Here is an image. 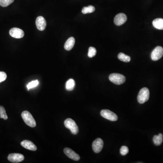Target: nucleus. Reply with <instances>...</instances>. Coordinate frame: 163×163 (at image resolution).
<instances>
[{"label": "nucleus", "instance_id": "5701e85b", "mask_svg": "<svg viewBox=\"0 0 163 163\" xmlns=\"http://www.w3.org/2000/svg\"><path fill=\"white\" fill-rule=\"evenodd\" d=\"M39 82L37 80L33 81L29 83L27 85V87L28 90H29L31 88H34V87H36L38 85Z\"/></svg>", "mask_w": 163, "mask_h": 163}, {"label": "nucleus", "instance_id": "39448f33", "mask_svg": "<svg viewBox=\"0 0 163 163\" xmlns=\"http://www.w3.org/2000/svg\"><path fill=\"white\" fill-rule=\"evenodd\" d=\"M101 115L104 118L113 122L117 121L118 119L117 115L109 110H102L101 111Z\"/></svg>", "mask_w": 163, "mask_h": 163}, {"label": "nucleus", "instance_id": "ddd939ff", "mask_svg": "<svg viewBox=\"0 0 163 163\" xmlns=\"http://www.w3.org/2000/svg\"><path fill=\"white\" fill-rule=\"evenodd\" d=\"M20 144L24 148L27 149V150H30L32 151H36L37 150L36 146L31 141L24 140V141H22Z\"/></svg>", "mask_w": 163, "mask_h": 163}, {"label": "nucleus", "instance_id": "aec40b11", "mask_svg": "<svg viewBox=\"0 0 163 163\" xmlns=\"http://www.w3.org/2000/svg\"><path fill=\"white\" fill-rule=\"evenodd\" d=\"M0 118L3 119L7 120L8 119L7 114L6 112L5 109L4 107L0 106Z\"/></svg>", "mask_w": 163, "mask_h": 163}, {"label": "nucleus", "instance_id": "1a4fd4ad", "mask_svg": "<svg viewBox=\"0 0 163 163\" xmlns=\"http://www.w3.org/2000/svg\"><path fill=\"white\" fill-rule=\"evenodd\" d=\"M10 35L12 37L16 38H20L23 37L24 35L23 30L18 28H13L10 29Z\"/></svg>", "mask_w": 163, "mask_h": 163}, {"label": "nucleus", "instance_id": "dca6fc26", "mask_svg": "<svg viewBox=\"0 0 163 163\" xmlns=\"http://www.w3.org/2000/svg\"><path fill=\"white\" fill-rule=\"evenodd\" d=\"M153 141L155 146H160L163 142V135L160 133L159 135L154 136Z\"/></svg>", "mask_w": 163, "mask_h": 163}, {"label": "nucleus", "instance_id": "6e6552de", "mask_svg": "<svg viewBox=\"0 0 163 163\" xmlns=\"http://www.w3.org/2000/svg\"><path fill=\"white\" fill-rule=\"evenodd\" d=\"M104 146V141L101 138H97L92 143V147L95 153H98L101 151Z\"/></svg>", "mask_w": 163, "mask_h": 163}, {"label": "nucleus", "instance_id": "423d86ee", "mask_svg": "<svg viewBox=\"0 0 163 163\" xmlns=\"http://www.w3.org/2000/svg\"><path fill=\"white\" fill-rule=\"evenodd\" d=\"M163 56V48L161 46H158L152 51L151 58L154 61H157L161 59Z\"/></svg>", "mask_w": 163, "mask_h": 163}, {"label": "nucleus", "instance_id": "0eeeda50", "mask_svg": "<svg viewBox=\"0 0 163 163\" xmlns=\"http://www.w3.org/2000/svg\"><path fill=\"white\" fill-rule=\"evenodd\" d=\"M24 156L23 155L18 153H12L9 155L8 160L12 163H20L23 161Z\"/></svg>", "mask_w": 163, "mask_h": 163}, {"label": "nucleus", "instance_id": "f8f14e48", "mask_svg": "<svg viewBox=\"0 0 163 163\" xmlns=\"http://www.w3.org/2000/svg\"><path fill=\"white\" fill-rule=\"evenodd\" d=\"M36 24L37 28L40 31H44L46 27V21L43 16H38L37 18Z\"/></svg>", "mask_w": 163, "mask_h": 163}, {"label": "nucleus", "instance_id": "7ed1b4c3", "mask_svg": "<svg viewBox=\"0 0 163 163\" xmlns=\"http://www.w3.org/2000/svg\"><path fill=\"white\" fill-rule=\"evenodd\" d=\"M64 126L67 128L71 131V133L73 135H77L78 133V127L76 122L71 118H68L64 122Z\"/></svg>", "mask_w": 163, "mask_h": 163}, {"label": "nucleus", "instance_id": "f3484780", "mask_svg": "<svg viewBox=\"0 0 163 163\" xmlns=\"http://www.w3.org/2000/svg\"><path fill=\"white\" fill-rule=\"evenodd\" d=\"M75 86V81L73 79H70L67 81L66 83V88L67 90L71 91L74 89Z\"/></svg>", "mask_w": 163, "mask_h": 163}, {"label": "nucleus", "instance_id": "20e7f679", "mask_svg": "<svg viewBox=\"0 0 163 163\" xmlns=\"http://www.w3.org/2000/svg\"><path fill=\"white\" fill-rule=\"evenodd\" d=\"M109 78L111 82L117 85H121L124 83L126 81V78L125 76L122 74L116 73L110 74Z\"/></svg>", "mask_w": 163, "mask_h": 163}, {"label": "nucleus", "instance_id": "4be33fe9", "mask_svg": "<svg viewBox=\"0 0 163 163\" xmlns=\"http://www.w3.org/2000/svg\"><path fill=\"white\" fill-rule=\"evenodd\" d=\"M97 54V50L93 47H89L88 50V56L89 58H92L96 55Z\"/></svg>", "mask_w": 163, "mask_h": 163}, {"label": "nucleus", "instance_id": "b1692460", "mask_svg": "<svg viewBox=\"0 0 163 163\" xmlns=\"http://www.w3.org/2000/svg\"><path fill=\"white\" fill-rule=\"evenodd\" d=\"M128 148L126 146H122L120 149V153L122 155H126L128 153Z\"/></svg>", "mask_w": 163, "mask_h": 163}, {"label": "nucleus", "instance_id": "f03ea898", "mask_svg": "<svg viewBox=\"0 0 163 163\" xmlns=\"http://www.w3.org/2000/svg\"><path fill=\"white\" fill-rule=\"evenodd\" d=\"M149 97L150 91L149 89L146 87H144L141 89L139 92L137 96V100L140 104H143L149 100Z\"/></svg>", "mask_w": 163, "mask_h": 163}, {"label": "nucleus", "instance_id": "2eb2a0df", "mask_svg": "<svg viewBox=\"0 0 163 163\" xmlns=\"http://www.w3.org/2000/svg\"><path fill=\"white\" fill-rule=\"evenodd\" d=\"M154 27L157 29L163 30V19L161 18L155 19L153 21Z\"/></svg>", "mask_w": 163, "mask_h": 163}, {"label": "nucleus", "instance_id": "9d476101", "mask_svg": "<svg viewBox=\"0 0 163 163\" xmlns=\"http://www.w3.org/2000/svg\"><path fill=\"white\" fill-rule=\"evenodd\" d=\"M64 154L71 159L75 161H78L80 160V157L78 154L75 153L73 150H71L70 148H64Z\"/></svg>", "mask_w": 163, "mask_h": 163}, {"label": "nucleus", "instance_id": "393cba45", "mask_svg": "<svg viewBox=\"0 0 163 163\" xmlns=\"http://www.w3.org/2000/svg\"><path fill=\"white\" fill-rule=\"evenodd\" d=\"M7 78V75L5 72H0V83L5 81Z\"/></svg>", "mask_w": 163, "mask_h": 163}, {"label": "nucleus", "instance_id": "9b49d317", "mask_svg": "<svg viewBox=\"0 0 163 163\" xmlns=\"http://www.w3.org/2000/svg\"><path fill=\"white\" fill-rule=\"evenodd\" d=\"M127 20V16L125 14L119 13L115 15L114 22L118 26H121L125 23Z\"/></svg>", "mask_w": 163, "mask_h": 163}, {"label": "nucleus", "instance_id": "4468645a", "mask_svg": "<svg viewBox=\"0 0 163 163\" xmlns=\"http://www.w3.org/2000/svg\"><path fill=\"white\" fill-rule=\"evenodd\" d=\"M75 38L73 37L69 38H68L67 41L65 42L64 44V49L66 50L70 51L73 49V47L75 45Z\"/></svg>", "mask_w": 163, "mask_h": 163}, {"label": "nucleus", "instance_id": "f257e3e1", "mask_svg": "<svg viewBox=\"0 0 163 163\" xmlns=\"http://www.w3.org/2000/svg\"><path fill=\"white\" fill-rule=\"evenodd\" d=\"M21 117L24 123L27 126L31 127H35L36 126V123L31 113L27 111H24L21 114Z\"/></svg>", "mask_w": 163, "mask_h": 163}, {"label": "nucleus", "instance_id": "412c9836", "mask_svg": "<svg viewBox=\"0 0 163 163\" xmlns=\"http://www.w3.org/2000/svg\"><path fill=\"white\" fill-rule=\"evenodd\" d=\"M14 0H0V6L2 7H6L13 3Z\"/></svg>", "mask_w": 163, "mask_h": 163}, {"label": "nucleus", "instance_id": "6ab92c4d", "mask_svg": "<svg viewBox=\"0 0 163 163\" xmlns=\"http://www.w3.org/2000/svg\"><path fill=\"white\" fill-rule=\"evenodd\" d=\"M95 10V8L92 6H89L87 7H83V8L82 12L83 13L86 14L91 13L94 12Z\"/></svg>", "mask_w": 163, "mask_h": 163}, {"label": "nucleus", "instance_id": "a211bd4d", "mask_svg": "<svg viewBox=\"0 0 163 163\" xmlns=\"http://www.w3.org/2000/svg\"><path fill=\"white\" fill-rule=\"evenodd\" d=\"M118 58L120 60L126 63H128L131 61V57L123 53H120L118 54Z\"/></svg>", "mask_w": 163, "mask_h": 163}]
</instances>
